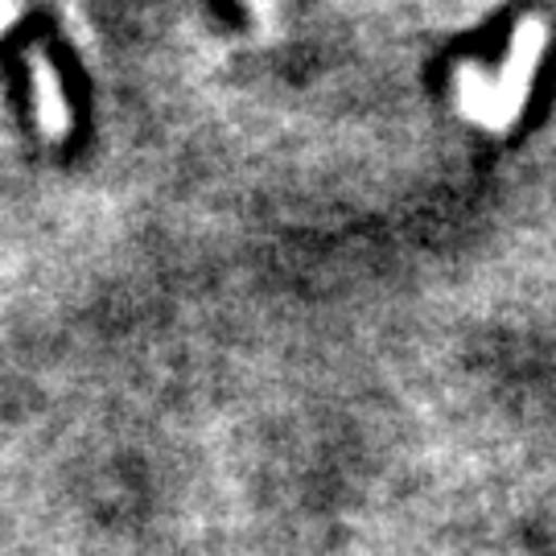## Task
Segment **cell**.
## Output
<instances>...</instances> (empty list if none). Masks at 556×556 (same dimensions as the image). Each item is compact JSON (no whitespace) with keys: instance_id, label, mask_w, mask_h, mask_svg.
Masks as SVG:
<instances>
[{"instance_id":"cell-1","label":"cell","mask_w":556,"mask_h":556,"mask_svg":"<svg viewBox=\"0 0 556 556\" xmlns=\"http://www.w3.org/2000/svg\"><path fill=\"white\" fill-rule=\"evenodd\" d=\"M540 50H544V21L528 17L519 25L516 46H511V59L503 66V75L486 79L475 66H462L457 71L462 112L470 119H478V124H486V128H507L519 116V108H523V96H528V83H532Z\"/></svg>"},{"instance_id":"cell-2","label":"cell","mask_w":556,"mask_h":556,"mask_svg":"<svg viewBox=\"0 0 556 556\" xmlns=\"http://www.w3.org/2000/svg\"><path fill=\"white\" fill-rule=\"evenodd\" d=\"M34 62V91H38V119H41V132L46 137L59 140L66 132V103H62L59 79H54V66L41 59V54H29Z\"/></svg>"},{"instance_id":"cell-3","label":"cell","mask_w":556,"mask_h":556,"mask_svg":"<svg viewBox=\"0 0 556 556\" xmlns=\"http://www.w3.org/2000/svg\"><path fill=\"white\" fill-rule=\"evenodd\" d=\"M17 17H21L17 4H0V29H4V25H13Z\"/></svg>"}]
</instances>
